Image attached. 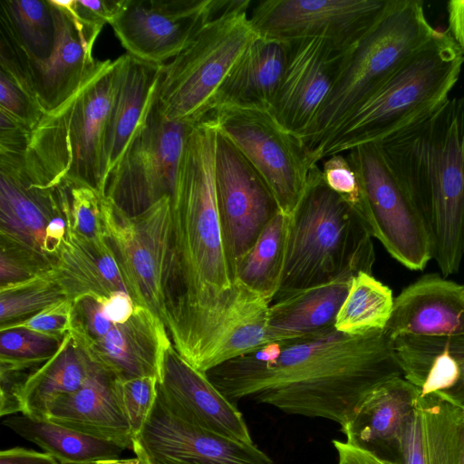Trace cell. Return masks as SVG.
Returning a JSON list of instances; mask_svg holds the SVG:
<instances>
[{"mask_svg": "<svg viewBox=\"0 0 464 464\" xmlns=\"http://www.w3.org/2000/svg\"><path fill=\"white\" fill-rule=\"evenodd\" d=\"M401 374L384 331L349 335L334 330L283 343L271 362L251 353L206 372L232 403L251 399L286 414L333 420L342 427L380 382Z\"/></svg>", "mask_w": 464, "mask_h": 464, "instance_id": "obj_1", "label": "cell"}, {"mask_svg": "<svg viewBox=\"0 0 464 464\" xmlns=\"http://www.w3.org/2000/svg\"><path fill=\"white\" fill-rule=\"evenodd\" d=\"M217 136L211 118L192 128L171 197L172 261L165 325L183 357L192 355L214 332L236 284L217 204Z\"/></svg>", "mask_w": 464, "mask_h": 464, "instance_id": "obj_2", "label": "cell"}, {"mask_svg": "<svg viewBox=\"0 0 464 464\" xmlns=\"http://www.w3.org/2000/svg\"><path fill=\"white\" fill-rule=\"evenodd\" d=\"M427 228L443 277L464 255V95L377 142Z\"/></svg>", "mask_w": 464, "mask_h": 464, "instance_id": "obj_3", "label": "cell"}, {"mask_svg": "<svg viewBox=\"0 0 464 464\" xmlns=\"http://www.w3.org/2000/svg\"><path fill=\"white\" fill-rule=\"evenodd\" d=\"M463 63L462 50L450 31L436 30L425 45L335 124L308 154L310 165L382 141L427 118L448 102Z\"/></svg>", "mask_w": 464, "mask_h": 464, "instance_id": "obj_4", "label": "cell"}, {"mask_svg": "<svg viewBox=\"0 0 464 464\" xmlns=\"http://www.w3.org/2000/svg\"><path fill=\"white\" fill-rule=\"evenodd\" d=\"M120 64V57L98 61L79 90L33 129L24 158L33 187L69 182L104 195V143Z\"/></svg>", "mask_w": 464, "mask_h": 464, "instance_id": "obj_5", "label": "cell"}, {"mask_svg": "<svg viewBox=\"0 0 464 464\" xmlns=\"http://www.w3.org/2000/svg\"><path fill=\"white\" fill-rule=\"evenodd\" d=\"M374 262L372 237L362 221L326 185L320 165L313 167L305 190L289 216L284 268L274 300L350 271L372 273Z\"/></svg>", "mask_w": 464, "mask_h": 464, "instance_id": "obj_6", "label": "cell"}, {"mask_svg": "<svg viewBox=\"0 0 464 464\" xmlns=\"http://www.w3.org/2000/svg\"><path fill=\"white\" fill-rule=\"evenodd\" d=\"M250 0H222L189 44L162 66L156 103L170 121L195 126L217 107L219 91L237 60L259 37Z\"/></svg>", "mask_w": 464, "mask_h": 464, "instance_id": "obj_7", "label": "cell"}, {"mask_svg": "<svg viewBox=\"0 0 464 464\" xmlns=\"http://www.w3.org/2000/svg\"><path fill=\"white\" fill-rule=\"evenodd\" d=\"M420 0H387L372 26L345 53L332 90L301 139L312 152L362 99L397 72L432 37Z\"/></svg>", "mask_w": 464, "mask_h": 464, "instance_id": "obj_8", "label": "cell"}, {"mask_svg": "<svg viewBox=\"0 0 464 464\" xmlns=\"http://www.w3.org/2000/svg\"><path fill=\"white\" fill-rule=\"evenodd\" d=\"M101 209L106 238L135 304L165 324L172 261L171 197L130 216L102 195Z\"/></svg>", "mask_w": 464, "mask_h": 464, "instance_id": "obj_9", "label": "cell"}, {"mask_svg": "<svg viewBox=\"0 0 464 464\" xmlns=\"http://www.w3.org/2000/svg\"><path fill=\"white\" fill-rule=\"evenodd\" d=\"M209 118L262 178L280 211L290 216L313 168L303 142L266 109L221 105Z\"/></svg>", "mask_w": 464, "mask_h": 464, "instance_id": "obj_10", "label": "cell"}, {"mask_svg": "<svg viewBox=\"0 0 464 464\" xmlns=\"http://www.w3.org/2000/svg\"><path fill=\"white\" fill-rule=\"evenodd\" d=\"M345 155L363 191L367 231L401 265L422 271L432 259L427 228L387 165L379 144L360 145Z\"/></svg>", "mask_w": 464, "mask_h": 464, "instance_id": "obj_11", "label": "cell"}, {"mask_svg": "<svg viewBox=\"0 0 464 464\" xmlns=\"http://www.w3.org/2000/svg\"><path fill=\"white\" fill-rule=\"evenodd\" d=\"M194 126L170 121L156 102L111 172L104 195L130 216L172 197L187 138Z\"/></svg>", "mask_w": 464, "mask_h": 464, "instance_id": "obj_12", "label": "cell"}, {"mask_svg": "<svg viewBox=\"0 0 464 464\" xmlns=\"http://www.w3.org/2000/svg\"><path fill=\"white\" fill-rule=\"evenodd\" d=\"M387 0H264L249 18L260 37L289 43L321 38L348 52L382 12Z\"/></svg>", "mask_w": 464, "mask_h": 464, "instance_id": "obj_13", "label": "cell"}, {"mask_svg": "<svg viewBox=\"0 0 464 464\" xmlns=\"http://www.w3.org/2000/svg\"><path fill=\"white\" fill-rule=\"evenodd\" d=\"M222 0H122L110 24L126 53L164 64L182 52Z\"/></svg>", "mask_w": 464, "mask_h": 464, "instance_id": "obj_14", "label": "cell"}, {"mask_svg": "<svg viewBox=\"0 0 464 464\" xmlns=\"http://www.w3.org/2000/svg\"><path fill=\"white\" fill-rule=\"evenodd\" d=\"M132 450L149 464H273L254 442L211 432L179 416L169 406L159 383Z\"/></svg>", "mask_w": 464, "mask_h": 464, "instance_id": "obj_15", "label": "cell"}, {"mask_svg": "<svg viewBox=\"0 0 464 464\" xmlns=\"http://www.w3.org/2000/svg\"><path fill=\"white\" fill-rule=\"evenodd\" d=\"M215 182L223 238L236 270L237 262L280 209L262 178L218 130Z\"/></svg>", "mask_w": 464, "mask_h": 464, "instance_id": "obj_16", "label": "cell"}, {"mask_svg": "<svg viewBox=\"0 0 464 464\" xmlns=\"http://www.w3.org/2000/svg\"><path fill=\"white\" fill-rule=\"evenodd\" d=\"M24 158L0 152V248L44 272L53 266L44 251L45 230L53 217L64 212L63 198L59 186L31 185Z\"/></svg>", "mask_w": 464, "mask_h": 464, "instance_id": "obj_17", "label": "cell"}, {"mask_svg": "<svg viewBox=\"0 0 464 464\" xmlns=\"http://www.w3.org/2000/svg\"><path fill=\"white\" fill-rule=\"evenodd\" d=\"M345 53L321 38L288 43L286 64L271 112L300 140L327 99Z\"/></svg>", "mask_w": 464, "mask_h": 464, "instance_id": "obj_18", "label": "cell"}, {"mask_svg": "<svg viewBox=\"0 0 464 464\" xmlns=\"http://www.w3.org/2000/svg\"><path fill=\"white\" fill-rule=\"evenodd\" d=\"M52 8L54 41L47 59L31 63L39 104L53 111L82 85L95 68L94 43L102 27L87 23L72 9L69 0H48Z\"/></svg>", "mask_w": 464, "mask_h": 464, "instance_id": "obj_19", "label": "cell"}, {"mask_svg": "<svg viewBox=\"0 0 464 464\" xmlns=\"http://www.w3.org/2000/svg\"><path fill=\"white\" fill-rule=\"evenodd\" d=\"M159 387L171 410L187 421L211 432L253 443L237 405L185 361L170 345L166 351Z\"/></svg>", "mask_w": 464, "mask_h": 464, "instance_id": "obj_20", "label": "cell"}, {"mask_svg": "<svg viewBox=\"0 0 464 464\" xmlns=\"http://www.w3.org/2000/svg\"><path fill=\"white\" fill-rule=\"evenodd\" d=\"M170 345L164 323L147 308L136 305L127 322L114 324L102 338L79 347L93 364L121 381L144 376L160 381Z\"/></svg>", "mask_w": 464, "mask_h": 464, "instance_id": "obj_21", "label": "cell"}, {"mask_svg": "<svg viewBox=\"0 0 464 464\" xmlns=\"http://www.w3.org/2000/svg\"><path fill=\"white\" fill-rule=\"evenodd\" d=\"M383 331L391 341L402 336L463 337L464 285L435 273L420 276L394 298Z\"/></svg>", "mask_w": 464, "mask_h": 464, "instance_id": "obj_22", "label": "cell"}, {"mask_svg": "<svg viewBox=\"0 0 464 464\" xmlns=\"http://www.w3.org/2000/svg\"><path fill=\"white\" fill-rule=\"evenodd\" d=\"M46 420L123 449H133L120 380L95 364L81 388L50 404Z\"/></svg>", "mask_w": 464, "mask_h": 464, "instance_id": "obj_23", "label": "cell"}, {"mask_svg": "<svg viewBox=\"0 0 464 464\" xmlns=\"http://www.w3.org/2000/svg\"><path fill=\"white\" fill-rule=\"evenodd\" d=\"M463 419L449 392L420 396L397 446L402 464H463Z\"/></svg>", "mask_w": 464, "mask_h": 464, "instance_id": "obj_24", "label": "cell"}, {"mask_svg": "<svg viewBox=\"0 0 464 464\" xmlns=\"http://www.w3.org/2000/svg\"><path fill=\"white\" fill-rule=\"evenodd\" d=\"M419 397V388L401 374L380 382L341 427L345 441L376 455L383 448L397 449Z\"/></svg>", "mask_w": 464, "mask_h": 464, "instance_id": "obj_25", "label": "cell"}, {"mask_svg": "<svg viewBox=\"0 0 464 464\" xmlns=\"http://www.w3.org/2000/svg\"><path fill=\"white\" fill-rule=\"evenodd\" d=\"M120 59L118 89L104 143L105 188L134 134L146 122L157 100L162 74L163 64L146 63L126 53Z\"/></svg>", "mask_w": 464, "mask_h": 464, "instance_id": "obj_26", "label": "cell"}, {"mask_svg": "<svg viewBox=\"0 0 464 464\" xmlns=\"http://www.w3.org/2000/svg\"><path fill=\"white\" fill-rule=\"evenodd\" d=\"M356 274L350 271L329 283L274 300L268 314L270 342H297L335 330L337 314Z\"/></svg>", "mask_w": 464, "mask_h": 464, "instance_id": "obj_27", "label": "cell"}, {"mask_svg": "<svg viewBox=\"0 0 464 464\" xmlns=\"http://www.w3.org/2000/svg\"><path fill=\"white\" fill-rule=\"evenodd\" d=\"M271 303L268 298L236 281L224 320L204 349L195 369L206 373L271 343L268 336Z\"/></svg>", "mask_w": 464, "mask_h": 464, "instance_id": "obj_28", "label": "cell"}, {"mask_svg": "<svg viewBox=\"0 0 464 464\" xmlns=\"http://www.w3.org/2000/svg\"><path fill=\"white\" fill-rule=\"evenodd\" d=\"M52 272L72 301L87 294L109 297L117 291L129 293L108 240L96 243L69 228Z\"/></svg>", "mask_w": 464, "mask_h": 464, "instance_id": "obj_29", "label": "cell"}, {"mask_svg": "<svg viewBox=\"0 0 464 464\" xmlns=\"http://www.w3.org/2000/svg\"><path fill=\"white\" fill-rule=\"evenodd\" d=\"M287 54L288 43L260 36L256 39L224 82L216 109L221 105H237L271 111Z\"/></svg>", "mask_w": 464, "mask_h": 464, "instance_id": "obj_30", "label": "cell"}, {"mask_svg": "<svg viewBox=\"0 0 464 464\" xmlns=\"http://www.w3.org/2000/svg\"><path fill=\"white\" fill-rule=\"evenodd\" d=\"M93 363L68 333L57 353L33 371L21 392L22 414L46 420L50 404L84 383Z\"/></svg>", "mask_w": 464, "mask_h": 464, "instance_id": "obj_31", "label": "cell"}, {"mask_svg": "<svg viewBox=\"0 0 464 464\" xmlns=\"http://www.w3.org/2000/svg\"><path fill=\"white\" fill-rule=\"evenodd\" d=\"M3 424L22 438L38 445L63 464H88L118 459L125 450L117 444L24 414L10 415L3 420Z\"/></svg>", "mask_w": 464, "mask_h": 464, "instance_id": "obj_32", "label": "cell"}, {"mask_svg": "<svg viewBox=\"0 0 464 464\" xmlns=\"http://www.w3.org/2000/svg\"><path fill=\"white\" fill-rule=\"evenodd\" d=\"M0 37L30 64L50 55L54 25L48 0H1Z\"/></svg>", "mask_w": 464, "mask_h": 464, "instance_id": "obj_33", "label": "cell"}, {"mask_svg": "<svg viewBox=\"0 0 464 464\" xmlns=\"http://www.w3.org/2000/svg\"><path fill=\"white\" fill-rule=\"evenodd\" d=\"M289 216L279 211L236 266V281L273 302L281 282Z\"/></svg>", "mask_w": 464, "mask_h": 464, "instance_id": "obj_34", "label": "cell"}, {"mask_svg": "<svg viewBox=\"0 0 464 464\" xmlns=\"http://www.w3.org/2000/svg\"><path fill=\"white\" fill-rule=\"evenodd\" d=\"M393 304L392 289L372 273L361 271L352 279L334 328L349 335L383 331L391 318Z\"/></svg>", "mask_w": 464, "mask_h": 464, "instance_id": "obj_35", "label": "cell"}, {"mask_svg": "<svg viewBox=\"0 0 464 464\" xmlns=\"http://www.w3.org/2000/svg\"><path fill=\"white\" fill-rule=\"evenodd\" d=\"M68 299L56 283L52 268L23 282L0 286L1 325L34 315L45 307Z\"/></svg>", "mask_w": 464, "mask_h": 464, "instance_id": "obj_36", "label": "cell"}, {"mask_svg": "<svg viewBox=\"0 0 464 464\" xmlns=\"http://www.w3.org/2000/svg\"><path fill=\"white\" fill-rule=\"evenodd\" d=\"M64 337L21 328L1 331L0 364L19 370L35 369L57 353Z\"/></svg>", "mask_w": 464, "mask_h": 464, "instance_id": "obj_37", "label": "cell"}, {"mask_svg": "<svg viewBox=\"0 0 464 464\" xmlns=\"http://www.w3.org/2000/svg\"><path fill=\"white\" fill-rule=\"evenodd\" d=\"M61 188L67 228L96 243L107 240L102 218V195L89 187L69 182L62 183Z\"/></svg>", "mask_w": 464, "mask_h": 464, "instance_id": "obj_38", "label": "cell"}, {"mask_svg": "<svg viewBox=\"0 0 464 464\" xmlns=\"http://www.w3.org/2000/svg\"><path fill=\"white\" fill-rule=\"evenodd\" d=\"M319 165L326 185L356 212L363 223L366 211L363 191L345 153L331 155Z\"/></svg>", "mask_w": 464, "mask_h": 464, "instance_id": "obj_39", "label": "cell"}, {"mask_svg": "<svg viewBox=\"0 0 464 464\" xmlns=\"http://www.w3.org/2000/svg\"><path fill=\"white\" fill-rule=\"evenodd\" d=\"M159 379L144 376L120 380L121 393L133 440L140 432L155 401Z\"/></svg>", "mask_w": 464, "mask_h": 464, "instance_id": "obj_40", "label": "cell"}, {"mask_svg": "<svg viewBox=\"0 0 464 464\" xmlns=\"http://www.w3.org/2000/svg\"><path fill=\"white\" fill-rule=\"evenodd\" d=\"M0 111L9 115L31 130L44 114L34 92L1 72Z\"/></svg>", "mask_w": 464, "mask_h": 464, "instance_id": "obj_41", "label": "cell"}, {"mask_svg": "<svg viewBox=\"0 0 464 464\" xmlns=\"http://www.w3.org/2000/svg\"><path fill=\"white\" fill-rule=\"evenodd\" d=\"M72 301L64 299L53 304L25 319L0 325V332L27 329L63 338L72 328Z\"/></svg>", "mask_w": 464, "mask_h": 464, "instance_id": "obj_42", "label": "cell"}, {"mask_svg": "<svg viewBox=\"0 0 464 464\" xmlns=\"http://www.w3.org/2000/svg\"><path fill=\"white\" fill-rule=\"evenodd\" d=\"M69 1L72 9L79 17L102 27L112 22L122 4V0Z\"/></svg>", "mask_w": 464, "mask_h": 464, "instance_id": "obj_43", "label": "cell"}, {"mask_svg": "<svg viewBox=\"0 0 464 464\" xmlns=\"http://www.w3.org/2000/svg\"><path fill=\"white\" fill-rule=\"evenodd\" d=\"M40 272L25 261L6 252L0 254V286L30 279Z\"/></svg>", "mask_w": 464, "mask_h": 464, "instance_id": "obj_44", "label": "cell"}, {"mask_svg": "<svg viewBox=\"0 0 464 464\" xmlns=\"http://www.w3.org/2000/svg\"><path fill=\"white\" fill-rule=\"evenodd\" d=\"M333 444L338 456L337 464H399L347 441L334 440Z\"/></svg>", "mask_w": 464, "mask_h": 464, "instance_id": "obj_45", "label": "cell"}, {"mask_svg": "<svg viewBox=\"0 0 464 464\" xmlns=\"http://www.w3.org/2000/svg\"><path fill=\"white\" fill-rule=\"evenodd\" d=\"M103 311L114 324L127 322L134 314L136 304L130 295L124 291L112 293L103 299Z\"/></svg>", "mask_w": 464, "mask_h": 464, "instance_id": "obj_46", "label": "cell"}, {"mask_svg": "<svg viewBox=\"0 0 464 464\" xmlns=\"http://www.w3.org/2000/svg\"><path fill=\"white\" fill-rule=\"evenodd\" d=\"M0 464H63L47 452H39L22 447L2 450Z\"/></svg>", "mask_w": 464, "mask_h": 464, "instance_id": "obj_47", "label": "cell"}, {"mask_svg": "<svg viewBox=\"0 0 464 464\" xmlns=\"http://www.w3.org/2000/svg\"><path fill=\"white\" fill-rule=\"evenodd\" d=\"M450 34L462 49L464 46V0H452L447 4Z\"/></svg>", "mask_w": 464, "mask_h": 464, "instance_id": "obj_48", "label": "cell"}, {"mask_svg": "<svg viewBox=\"0 0 464 464\" xmlns=\"http://www.w3.org/2000/svg\"><path fill=\"white\" fill-rule=\"evenodd\" d=\"M443 346L458 362L460 377L457 386L449 393L458 395L464 392V336L444 338L440 337Z\"/></svg>", "mask_w": 464, "mask_h": 464, "instance_id": "obj_49", "label": "cell"}, {"mask_svg": "<svg viewBox=\"0 0 464 464\" xmlns=\"http://www.w3.org/2000/svg\"><path fill=\"white\" fill-rule=\"evenodd\" d=\"M88 464H149L146 459L136 456L130 459H111L93 461Z\"/></svg>", "mask_w": 464, "mask_h": 464, "instance_id": "obj_50", "label": "cell"}, {"mask_svg": "<svg viewBox=\"0 0 464 464\" xmlns=\"http://www.w3.org/2000/svg\"><path fill=\"white\" fill-rule=\"evenodd\" d=\"M450 395H452V394H450ZM452 396L460 403V405L464 409V392L460 393V394H458V395H452Z\"/></svg>", "mask_w": 464, "mask_h": 464, "instance_id": "obj_51", "label": "cell"}, {"mask_svg": "<svg viewBox=\"0 0 464 464\" xmlns=\"http://www.w3.org/2000/svg\"><path fill=\"white\" fill-rule=\"evenodd\" d=\"M463 464H464V419H463Z\"/></svg>", "mask_w": 464, "mask_h": 464, "instance_id": "obj_52", "label": "cell"}, {"mask_svg": "<svg viewBox=\"0 0 464 464\" xmlns=\"http://www.w3.org/2000/svg\"><path fill=\"white\" fill-rule=\"evenodd\" d=\"M461 50H462V53H463V54H464V46L462 47V49H461Z\"/></svg>", "mask_w": 464, "mask_h": 464, "instance_id": "obj_53", "label": "cell"}]
</instances>
